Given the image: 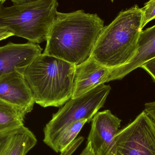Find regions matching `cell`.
<instances>
[{
    "mask_svg": "<svg viewBox=\"0 0 155 155\" xmlns=\"http://www.w3.org/2000/svg\"><path fill=\"white\" fill-rule=\"evenodd\" d=\"M104 26V21L96 14L83 10L58 12L49 30L43 53L79 65L91 57Z\"/></svg>",
    "mask_w": 155,
    "mask_h": 155,
    "instance_id": "obj_1",
    "label": "cell"
},
{
    "mask_svg": "<svg viewBox=\"0 0 155 155\" xmlns=\"http://www.w3.org/2000/svg\"><path fill=\"white\" fill-rule=\"evenodd\" d=\"M143 18V10L137 5L121 11L111 23L104 26L91 57L110 68L129 63L137 50Z\"/></svg>",
    "mask_w": 155,
    "mask_h": 155,
    "instance_id": "obj_2",
    "label": "cell"
},
{
    "mask_svg": "<svg viewBox=\"0 0 155 155\" xmlns=\"http://www.w3.org/2000/svg\"><path fill=\"white\" fill-rule=\"evenodd\" d=\"M75 65L42 53L24 71L35 103L44 107L61 106L72 98Z\"/></svg>",
    "mask_w": 155,
    "mask_h": 155,
    "instance_id": "obj_3",
    "label": "cell"
},
{
    "mask_svg": "<svg viewBox=\"0 0 155 155\" xmlns=\"http://www.w3.org/2000/svg\"><path fill=\"white\" fill-rule=\"evenodd\" d=\"M58 6L57 0H36L8 7L1 5L0 27H6L14 36L38 44L46 41Z\"/></svg>",
    "mask_w": 155,
    "mask_h": 155,
    "instance_id": "obj_4",
    "label": "cell"
},
{
    "mask_svg": "<svg viewBox=\"0 0 155 155\" xmlns=\"http://www.w3.org/2000/svg\"><path fill=\"white\" fill-rule=\"evenodd\" d=\"M111 87L104 84L71 98L56 114L44 129L43 142L51 148L60 134L74 122L87 119L92 121L94 116L104 104Z\"/></svg>",
    "mask_w": 155,
    "mask_h": 155,
    "instance_id": "obj_5",
    "label": "cell"
},
{
    "mask_svg": "<svg viewBox=\"0 0 155 155\" xmlns=\"http://www.w3.org/2000/svg\"><path fill=\"white\" fill-rule=\"evenodd\" d=\"M105 155H155V123L144 110L119 130Z\"/></svg>",
    "mask_w": 155,
    "mask_h": 155,
    "instance_id": "obj_6",
    "label": "cell"
},
{
    "mask_svg": "<svg viewBox=\"0 0 155 155\" xmlns=\"http://www.w3.org/2000/svg\"><path fill=\"white\" fill-rule=\"evenodd\" d=\"M91 121L87 143L93 155H105L119 131L121 120L107 110L97 112Z\"/></svg>",
    "mask_w": 155,
    "mask_h": 155,
    "instance_id": "obj_7",
    "label": "cell"
},
{
    "mask_svg": "<svg viewBox=\"0 0 155 155\" xmlns=\"http://www.w3.org/2000/svg\"><path fill=\"white\" fill-rule=\"evenodd\" d=\"M0 99L27 114L32 110L34 98L23 74L14 71L0 78Z\"/></svg>",
    "mask_w": 155,
    "mask_h": 155,
    "instance_id": "obj_8",
    "label": "cell"
},
{
    "mask_svg": "<svg viewBox=\"0 0 155 155\" xmlns=\"http://www.w3.org/2000/svg\"><path fill=\"white\" fill-rule=\"evenodd\" d=\"M42 49L38 44L10 42L0 47V78L14 71L23 73L25 69L40 54Z\"/></svg>",
    "mask_w": 155,
    "mask_h": 155,
    "instance_id": "obj_9",
    "label": "cell"
},
{
    "mask_svg": "<svg viewBox=\"0 0 155 155\" xmlns=\"http://www.w3.org/2000/svg\"><path fill=\"white\" fill-rule=\"evenodd\" d=\"M112 69L100 64L91 57L75 66L72 98L79 96L99 85L109 82Z\"/></svg>",
    "mask_w": 155,
    "mask_h": 155,
    "instance_id": "obj_10",
    "label": "cell"
},
{
    "mask_svg": "<svg viewBox=\"0 0 155 155\" xmlns=\"http://www.w3.org/2000/svg\"><path fill=\"white\" fill-rule=\"evenodd\" d=\"M155 58V25L142 31L140 33L136 52L127 64L111 70L109 81L120 80L143 64Z\"/></svg>",
    "mask_w": 155,
    "mask_h": 155,
    "instance_id": "obj_11",
    "label": "cell"
},
{
    "mask_svg": "<svg viewBox=\"0 0 155 155\" xmlns=\"http://www.w3.org/2000/svg\"><path fill=\"white\" fill-rule=\"evenodd\" d=\"M37 142L33 133L24 125L0 132V155H26Z\"/></svg>",
    "mask_w": 155,
    "mask_h": 155,
    "instance_id": "obj_12",
    "label": "cell"
},
{
    "mask_svg": "<svg viewBox=\"0 0 155 155\" xmlns=\"http://www.w3.org/2000/svg\"><path fill=\"white\" fill-rule=\"evenodd\" d=\"M25 115L17 107L0 99V132L22 126Z\"/></svg>",
    "mask_w": 155,
    "mask_h": 155,
    "instance_id": "obj_13",
    "label": "cell"
},
{
    "mask_svg": "<svg viewBox=\"0 0 155 155\" xmlns=\"http://www.w3.org/2000/svg\"><path fill=\"white\" fill-rule=\"evenodd\" d=\"M86 123H87V119H81L70 125L60 134L51 149L56 153L63 152L76 139L79 132Z\"/></svg>",
    "mask_w": 155,
    "mask_h": 155,
    "instance_id": "obj_14",
    "label": "cell"
},
{
    "mask_svg": "<svg viewBox=\"0 0 155 155\" xmlns=\"http://www.w3.org/2000/svg\"><path fill=\"white\" fill-rule=\"evenodd\" d=\"M142 9L143 12L142 28L143 29L148 23L155 19V0H149L144 4Z\"/></svg>",
    "mask_w": 155,
    "mask_h": 155,
    "instance_id": "obj_15",
    "label": "cell"
},
{
    "mask_svg": "<svg viewBox=\"0 0 155 155\" xmlns=\"http://www.w3.org/2000/svg\"><path fill=\"white\" fill-rule=\"evenodd\" d=\"M141 68L147 72L155 82V58L143 64Z\"/></svg>",
    "mask_w": 155,
    "mask_h": 155,
    "instance_id": "obj_16",
    "label": "cell"
},
{
    "mask_svg": "<svg viewBox=\"0 0 155 155\" xmlns=\"http://www.w3.org/2000/svg\"><path fill=\"white\" fill-rule=\"evenodd\" d=\"M14 36V34L6 27H0V41Z\"/></svg>",
    "mask_w": 155,
    "mask_h": 155,
    "instance_id": "obj_17",
    "label": "cell"
},
{
    "mask_svg": "<svg viewBox=\"0 0 155 155\" xmlns=\"http://www.w3.org/2000/svg\"><path fill=\"white\" fill-rule=\"evenodd\" d=\"M79 155H93L89 144L87 143L86 146Z\"/></svg>",
    "mask_w": 155,
    "mask_h": 155,
    "instance_id": "obj_18",
    "label": "cell"
},
{
    "mask_svg": "<svg viewBox=\"0 0 155 155\" xmlns=\"http://www.w3.org/2000/svg\"><path fill=\"white\" fill-rule=\"evenodd\" d=\"M9 1H11L13 3V5H15L33 2V1H36V0H9Z\"/></svg>",
    "mask_w": 155,
    "mask_h": 155,
    "instance_id": "obj_19",
    "label": "cell"
},
{
    "mask_svg": "<svg viewBox=\"0 0 155 155\" xmlns=\"http://www.w3.org/2000/svg\"><path fill=\"white\" fill-rule=\"evenodd\" d=\"M60 155H71V153L70 152V151L68 150V149L66 148V149H64L63 152H62L61 153H60Z\"/></svg>",
    "mask_w": 155,
    "mask_h": 155,
    "instance_id": "obj_20",
    "label": "cell"
},
{
    "mask_svg": "<svg viewBox=\"0 0 155 155\" xmlns=\"http://www.w3.org/2000/svg\"><path fill=\"white\" fill-rule=\"evenodd\" d=\"M6 1H7V0H0V2H1V4L2 5Z\"/></svg>",
    "mask_w": 155,
    "mask_h": 155,
    "instance_id": "obj_21",
    "label": "cell"
},
{
    "mask_svg": "<svg viewBox=\"0 0 155 155\" xmlns=\"http://www.w3.org/2000/svg\"><path fill=\"white\" fill-rule=\"evenodd\" d=\"M111 2H114V0H111Z\"/></svg>",
    "mask_w": 155,
    "mask_h": 155,
    "instance_id": "obj_22",
    "label": "cell"
},
{
    "mask_svg": "<svg viewBox=\"0 0 155 155\" xmlns=\"http://www.w3.org/2000/svg\"><path fill=\"white\" fill-rule=\"evenodd\" d=\"M1 5H2L1 4V2H0V6H1Z\"/></svg>",
    "mask_w": 155,
    "mask_h": 155,
    "instance_id": "obj_23",
    "label": "cell"
}]
</instances>
